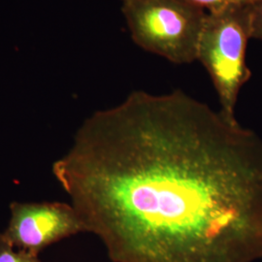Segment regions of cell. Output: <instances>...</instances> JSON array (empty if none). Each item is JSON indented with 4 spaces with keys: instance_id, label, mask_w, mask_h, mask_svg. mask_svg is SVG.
Wrapping results in <instances>:
<instances>
[{
    "instance_id": "3",
    "label": "cell",
    "mask_w": 262,
    "mask_h": 262,
    "mask_svg": "<svg viewBox=\"0 0 262 262\" xmlns=\"http://www.w3.org/2000/svg\"><path fill=\"white\" fill-rule=\"evenodd\" d=\"M122 14L136 45L176 64L191 63L207 13L185 0H128Z\"/></svg>"
},
{
    "instance_id": "2",
    "label": "cell",
    "mask_w": 262,
    "mask_h": 262,
    "mask_svg": "<svg viewBox=\"0 0 262 262\" xmlns=\"http://www.w3.org/2000/svg\"><path fill=\"white\" fill-rule=\"evenodd\" d=\"M251 3L207 13L197 48L196 60L214 84L220 111L230 120H237L238 96L252 77L246 62L248 41L252 39Z\"/></svg>"
},
{
    "instance_id": "5",
    "label": "cell",
    "mask_w": 262,
    "mask_h": 262,
    "mask_svg": "<svg viewBox=\"0 0 262 262\" xmlns=\"http://www.w3.org/2000/svg\"><path fill=\"white\" fill-rule=\"evenodd\" d=\"M0 262H42L40 254L18 249L0 236Z\"/></svg>"
},
{
    "instance_id": "6",
    "label": "cell",
    "mask_w": 262,
    "mask_h": 262,
    "mask_svg": "<svg viewBox=\"0 0 262 262\" xmlns=\"http://www.w3.org/2000/svg\"><path fill=\"white\" fill-rule=\"evenodd\" d=\"M189 4L206 13L216 12L234 5H243L253 2V0H185Z\"/></svg>"
},
{
    "instance_id": "8",
    "label": "cell",
    "mask_w": 262,
    "mask_h": 262,
    "mask_svg": "<svg viewBox=\"0 0 262 262\" xmlns=\"http://www.w3.org/2000/svg\"><path fill=\"white\" fill-rule=\"evenodd\" d=\"M122 2H125V1H128V0H122Z\"/></svg>"
},
{
    "instance_id": "1",
    "label": "cell",
    "mask_w": 262,
    "mask_h": 262,
    "mask_svg": "<svg viewBox=\"0 0 262 262\" xmlns=\"http://www.w3.org/2000/svg\"><path fill=\"white\" fill-rule=\"evenodd\" d=\"M52 172L113 262L262 259V139L181 90L94 112Z\"/></svg>"
},
{
    "instance_id": "7",
    "label": "cell",
    "mask_w": 262,
    "mask_h": 262,
    "mask_svg": "<svg viewBox=\"0 0 262 262\" xmlns=\"http://www.w3.org/2000/svg\"><path fill=\"white\" fill-rule=\"evenodd\" d=\"M251 36L262 41V0H253L250 4Z\"/></svg>"
},
{
    "instance_id": "4",
    "label": "cell",
    "mask_w": 262,
    "mask_h": 262,
    "mask_svg": "<svg viewBox=\"0 0 262 262\" xmlns=\"http://www.w3.org/2000/svg\"><path fill=\"white\" fill-rule=\"evenodd\" d=\"M9 209L8 225L0 236L18 249L40 254L51 245L86 233L71 203L14 201Z\"/></svg>"
}]
</instances>
